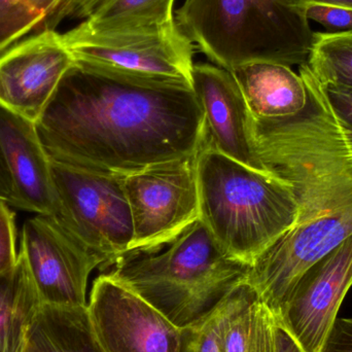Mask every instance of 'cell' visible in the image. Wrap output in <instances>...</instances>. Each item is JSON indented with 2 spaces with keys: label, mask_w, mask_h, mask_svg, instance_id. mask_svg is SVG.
<instances>
[{
  "label": "cell",
  "mask_w": 352,
  "mask_h": 352,
  "mask_svg": "<svg viewBox=\"0 0 352 352\" xmlns=\"http://www.w3.org/2000/svg\"><path fill=\"white\" fill-rule=\"evenodd\" d=\"M53 161L125 176L197 156L204 117L192 87L74 67L35 123Z\"/></svg>",
  "instance_id": "1"
},
{
  "label": "cell",
  "mask_w": 352,
  "mask_h": 352,
  "mask_svg": "<svg viewBox=\"0 0 352 352\" xmlns=\"http://www.w3.org/2000/svg\"><path fill=\"white\" fill-rule=\"evenodd\" d=\"M109 266L107 274L182 330L208 318L250 269L229 256L200 219L163 243L124 252Z\"/></svg>",
  "instance_id": "2"
},
{
  "label": "cell",
  "mask_w": 352,
  "mask_h": 352,
  "mask_svg": "<svg viewBox=\"0 0 352 352\" xmlns=\"http://www.w3.org/2000/svg\"><path fill=\"white\" fill-rule=\"evenodd\" d=\"M197 176L199 219L232 258L252 265L297 223L299 204L293 188L272 173L203 148Z\"/></svg>",
  "instance_id": "3"
},
{
  "label": "cell",
  "mask_w": 352,
  "mask_h": 352,
  "mask_svg": "<svg viewBox=\"0 0 352 352\" xmlns=\"http://www.w3.org/2000/svg\"><path fill=\"white\" fill-rule=\"evenodd\" d=\"M175 21L194 47L223 69L258 62L307 63L314 31L287 0H184Z\"/></svg>",
  "instance_id": "4"
},
{
  "label": "cell",
  "mask_w": 352,
  "mask_h": 352,
  "mask_svg": "<svg viewBox=\"0 0 352 352\" xmlns=\"http://www.w3.org/2000/svg\"><path fill=\"white\" fill-rule=\"evenodd\" d=\"M61 35L80 67L132 80L192 87L195 47L176 21L111 29L91 28L82 22Z\"/></svg>",
  "instance_id": "5"
},
{
  "label": "cell",
  "mask_w": 352,
  "mask_h": 352,
  "mask_svg": "<svg viewBox=\"0 0 352 352\" xmlns=\"http://www.w3.org/2000/svg\"><path fill=\"white\" fill-rule=\"evenodd\" d=\"M57 208L52 215L109 266L133 245L131 210L124 177L51 160Z\"/></svg>",
  "instance_id": "6"
},
{
  "label": "cell",
  "mask_w": 352,
  "mask_h": 352,
  "mask_svg": "<svg viewBox=\"0 0 352 352\" xmlns=\"http://www.w3.org/2000/svg\"><path fill=\"white\" fill-rule=\"evenodd\" d=\"M197 157L161 163L124 177L133 221L132 248L163 243L199 219Z\"/></svg>",
  "instance_id": "7"
},
{
  "label": "cell",
  "mask_w": 352,
  "mask_h": 352,
  "mask_svg": "<svg viewBox=\"0 0 352 352\" xmlns=\"http://www.w3.org/2000/svg\"><path fill=\"white\" fill-rule=\"evenodd\" d=\"M19 254L45 305L84 307L89 277L104 261L70 235L52 215L36 214L23 225Z\"/></svg>",
  "instance_id": "8"
},
{
  "label": "cell",
  "mask_w": 352,
  "mask_h": 352,
  "mask_svg": "<svg viewBox=\"0 0 352 352\" xmlns=\"http://www.w3.org/2000/svg\"><path fill=\"white\" fill-rule=\"evenodd\" d=\"M352 234V205L295 223L250 265V283L273 314L300 277Z\"/></svg>",
  "instance_id": "9"
},
{
  "label": "cell",
  "mask_w": 352,
  "mask_h": 352,
  "mask_svg": "<svg viewBox=\"0 0 352 352\" xmlns=\"http://www.w3.org/2000/svg\"><path fill=\"white\" fill-rule=\"evenodd\" d=\"M89 316L104 352H182L184 330L109 274L91 289Z\"/></svg>",
  "instance_id": "10"
},
{
  "label": "cell",
  "mask_w": 352,
  "mask_h": 352,
  "mask_svg": "<svg viewBox=\"0 0 352 352\" xmlns=\"http://www.w3.org/2000/svg\"><path fill=\"white\" fill-rule=\"evenodd\" d=\"M74 64L57 30L16 43L0 55V107L36 123Z\"/></svg>",
  "instance_id": "11"
},
{
  "label": "cell",
  "mask_w": 352,
  "mask_h": 352,
  "mask_svg": "<svg viewBox=\"0 0 352 352\" xmlns=\"http://www.w3.org/2000/svg\"><path fill=\"white\" fill-rule=\"evenodd\" d=\"M351 287L352 234L303 273L275 318L306 351L320 352Z\"/></svg>",
  "instance_id": "12"
},
{
  "label": "cell",
  "mask_w": 352,
  "mask_h": 352,
  "mask_svg": "<svg viewBox=\"0 0 352 352\" xmlns=\"http://www.w3.org/2000/svg\"><path fill=\"white\" fill-rule=\"evenodd\" d=\"M192 91L204 117V146L258 170L265 169L254 138V119L229 70L196 63Z\"/></svg>",
  "instance_id": "13"
},
{
  "label": "cell",
  "mask_w": 352,
  "mask_h": 352,
  "mask_svg": "<svg viewBox=\"0 0 352 352\" xmlns=\"http://www.w3.org/2000/svg\"><path fill=\"white\" fill-rule=\"evenodd\" d=\"M0 153L12 184L10 206L36 214H55L51 159L35 123L0 107Z\"/></svg>",
  "instance_id": "14"
},
{
  "label": "cell",
  "mask_w": 352,
  "mask_h": 352,
  "mask_svg": "<svg viewBox=\"0 0 352 352\" xmlns=\"http://www.w3.org/2000/svg\"><path fill=\"white\" fill-rule=\"evenodd\" d=\"M254 123H269L295 117L309 100L300 74L283 64L258 62L231 70Z\"/></svg>",
  "instance_id": "15"
},
{
  "label": "cell",
  "mask_w": 352,
  "mask_h": 352,
  "mask_svg": "<svg viewBox=\"0 0 352 352\" xmlns=\"http://www.w3.org/2000/svg\"><path fill=\"white\" fill-rule=\"evenodd\" d=\"M22 352H104L93 329L88 308L41 304Z\"/></svg>",
  "instance_id": "16"
},
{
  "label": "cell",
  "mask_w": 352,
  "mask_h": 352,
  "mask_svg": "<svg viewBox=\"0 0 352 352\" xmlns=\"http://www.w3.org/2000/svg\"><path fill=\"white\" fill-rule=\"evenodd\" d=\"M41 304L19 254L16 266L0 276V352H22L29 324Z\"/></svg>",
  "instance_id": "17"
},
{
  "label": "cell",
  "mask_w": 352,
  "mask_h": 352,
  "mask_svg": "<svg viewBox=\"0 0 352 352\" xmlns=\"http://www.w3.org/2000/svg\"><path fill=\"white\" fill-rule=\"evenodd\" d=\"M223 352H276L274 314L246 281L223 328Z\"/></svg>",
  "instance_id": "18"
},
{
  "label": "cell",
  "mask_w": 352,
  "mask_h": 352,
  "mask_svg": "<svg viewBox=\"0 0 352 352\" xmlns=\"http://www.w3.org/2000/svg\"><path fill=\"white\" fill-rule=\"evenodd\" d=\"M176 0H101L82 20L95 29L158 26L175 22Z\"/></svg>",
  "instance_id": "19"
},
{
  "label": "cell",
  "mask_w": 352,
  "mask_h": 352,
  "mask_svg": "<svg viewBox=\"0 0 352 352\" xmlns=\"http://www.w3.org/2000/svg\"><path fill=\"white\" fill-rule=\"evenodd\" d=\"M307 64L322 84L352 89V30L314 32Z\"/></svg>",
  "instance_id": "20"
},
{
  "label": "cell",
  "mask_w": 352,
  "mask_h": 352,
  "mask_svg": "<svg viewBox=\"0 0 352 352\" xmlns=\"http://www.w3.org/2000/svg\"><path fill=\"white\" fill-rule=\"evenodd\" d=\"M62 0H0V55L31 31H38Z\"/></svg>",
  "instance_id": "21"
},
{
  "label": "cell",
  "mask_w": 352,
  "mask_h": 352,
  "mask_svg": "<svg viewBox=\"0 0 352 352\" xmlns=\"http://www.w3.org/2000/svg\"><path fill=\"white\" fill-rule=\"evenodd\" d=\"M243 285H238L208 318L184 329L182 352H223V328L241 296Z\"/></svg>",
  "instance_id": "22"
},
{
  "label": "cell",
  "mask_w": 352,
  "mask_h": 352,
  "mask_svg": "<svg viewBox=\"0 0 352 352\" xmlns=\"http://www.w3.org/2000/svg\"><path fill=\"white\" fill-rule=\"evenodd\" d=\"M309 22H316L329 32L352 30V8L335 4L309 2L302 6Z\"/></svg>",
  "instance_id": "23"
},
{
  "label": "cell",
  "mask_w": 352,
  "mask_h": 352,
  "mask_svg": "<svg viewBox=\"0 0 352 352\" xmlns=\"http://www.w3.org/2000/svg\"><path fill=\"white\" fill-rule=\"evenodd\" d=\"M10 205L0 198V276L12 270L18 262L14 213Z\"/></svg>",
  "instance_id": "24"
},
{
  "label": "cell",
  "mask_w": 352,
  "mask_h": 352,
  "mask_svg": "<svg viewBox=\"0 0 352 352\" xmlns=\"http://www.w3.org/2000/svg\"><path fill=\"white\" fill-rule=\"evenodd\" d=\"M320 86L352 151V89L322 82Z\"/></svg>",
  "instance_id": "25"
},
{
  "label": "cell",
  "mask_w": 352,
  "mask_h": 352,
  "mask_svg": "<svg viewBox=\"0 0 352 352\" xmlns=\"http://www.w3.org/2000/svg\"><path fill=\"white\" fill-rule=\"evenodd\" d=\"M100 1L101 0H62L53 14L45 19L38 31L45 29L56 30L66 20H85Z\"/></svg>",
  "instance_id": "26"
},
{
  "label": "cell",
  "mask_w": 352,
  "mask_h": 352,
  "mask_svg": "<svg viewBox=\"0 0 352 352\" xmlns=\"http://www.w3.org/2000/svg\"><path fill=\"white\" fill-rule=\"evenodd\" d=\"M320 352H352V318H336Z\"/></svg>",
  "instance_id": "27"
},
{
  "label": "cell",
  "mask_w": 352,
  "mask_h": 352,
  "mask_svg": "<svg viewBox=\"0 0 352 352\" xmlns=\"http://www.w3.org/2000/svg\"><path fill=\"white\" fill-rule=\"evenodd\" d=\"M275 344H276V352H307L276 318H275Z\"/></svg>",
  "instance_id": "28"
},
{
  "label": "cell",
  "mask_w": 352,
  "mask_h": 352,
  "mask_svg": "<svg viewBox=\"0 0 352 352\" xmlns=\"http://www.w3.org/2000/svg\"><path fill=\"white\" fill-rule=\"evenodd\" d=\"M0 198L6 200L10 205L12 203V184H10V175L4 164L1 153H0Z\"/></svg>",
  "instance_id": "29"
},
{
  "label": "cell",
  "mask_w": 352,
  "mask_h": 352,
  "mask_svg": "<svg viewBox=\"0 0 352 352\" xmlns=\"http://www.w3.org/2000/svg\"><path fill=\"white\" fill-rule=\"evenodd\" d=\"M289 3L301 8L304 4L309 2H318V3L335 4V6H347L352 8V0H287Z\"/></svg>",
  "instance_id": "30"
}]
</instances>
